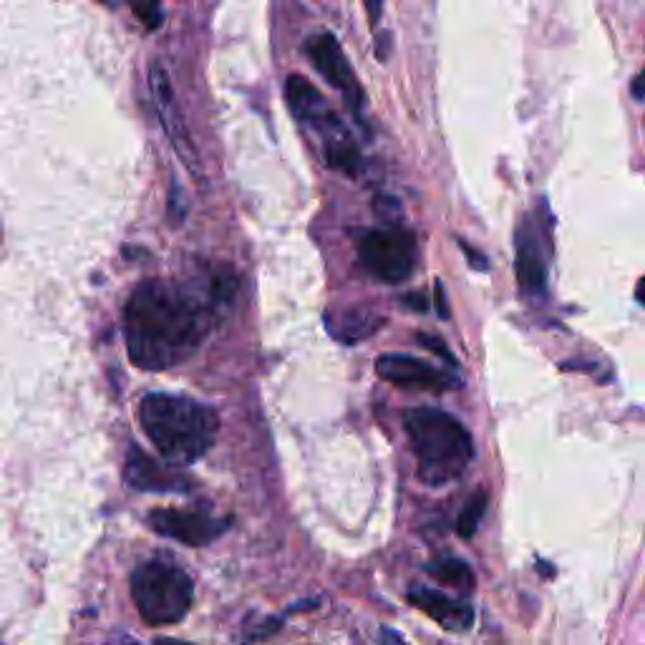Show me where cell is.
Segmentation results:
<instances>
[{"mask_svg": "<svg viewBox=\"0 0 645 645\" xmlns=\"http://www.w3.org/2000/svg\"><path fill=\"white\" fill-rule=\"evenodd\" d=\"M416 257V235L401 225L371 230L358 242V260L381 283H406L416 270Z\"/></svg>", "mask_w": 645, "mask_h": 645, "instance_id": "5", "label": "cell"}, {"mask_svg": "<svg viewBox=\"0 0 645 645\" xmlns=\"http://www.w3.org/2000/svg\"><path fill=\"white\" fill-rule=\"evenodd\" d=\"M434 300H436V313L441 315V318H449V303H446V293H444V285H441V280H436L434 285Z\"/></svg>", "mask_w": 645, "mask_h": 645, "instance_id": "24", "label": "cell"}, {"mask_svg": "<svg viewBox=\"0 0 645 645\" xmlns=\"http://www.w3.org/2000/svg\"><path fill=\"white\" fill-rule=\"evenodd\" d=\"M409 603L414 608H419L424 615H429L444 630H451V633L472 630L474 620H477V613H474L472 605L464 603V600L449 598V595L439 593V590L414 588L409 593Z\"/></svg>", "mask_w": 645, "mask_h": 645, "instance_id": "13", "label": "cell"}, {"mask_svg": "<svg viewBox=\"0 0 645 645\" xmlns=\"http://www.w3.org/2000/svg\"><path fill=\"white\" fill-rule=\"evenodd\" d=\"M285 99H288V106L295 119L300 124L310 126L320 137V142H328L336 134L346 132L343 121L333 114V109L323 99V94L308 79H303V76H290L285 81Z\"/></svg>", "mask_w": 645, "mask_h": 645, "instance_id": "10", "label": "cell"}, {"mask_svg": "<svg viewBox=\"0 0 645 645\" xmlns=\"http://www.w3.org/2000/svg\"><path fill=\"white\" fill-rule=\"evenodd\" d=\"M132 598L147 625H174L195 603L192 577L172 560H147L132 572Z\"/></svg>", "mask_w": 645, "mask_h": 645, "instance_id": "4", "label": "cell"}, {"mask_svg": "<svg viewBox=\"0 0 645 645\" xmlns=\"http://www.w3.org/2000/svg\"><path fill=\"white\" fill-rule=\"evenodd\" d=\"M149 89H152L154 104H157L159 119H162L164 132H167L169 142L177 149V154L182 157V162L187 164L189 169L200 172V159H197L195 147H192V139L187 134V126H184L182 114H179L177 99H174L172 81H169L167 71H164L162 63H152L149 69Z\"/></svg>", "mask_w": 645, "mask_h": 645, "instance_id": "11", "label": "cell"}, {"mask_svg": "<svg viewBox=\"0 0 645 645\" xmlns=\"http://www.w3.org/2000/svg\"><path fill=\"white\" fill-rule=\"evenodd\" d=\"M323 154H326L328 167L336 169V172H343L346 177H358V174H361L363 157H361V152H358V147H356V142H353L351 134H346V137L326 144V147H323Z\"/></svg>", "mask_w": 645, "mask_h": 645, "instance_id": "16", "label": "cell"}, {"mask_svg": "<svg viewBox=\"0 0 645 645\" xmlns=\"http://www.w3.org/2000/svg\"><path fill=\"white\" fill-rule=\"evenodd\" d=\"M386 320L368 308H346L326 313V328L343 346H356L366 338L376 336Z\"/></svg>", "mask_w": 645, "mask_h": 645, "instance_id": "14", "label": "cell"}, {"mask_svg": "<svg viewBox=\"0 0 645 645\" xmlns=\"http://www.w3.org/2000/svg\"><path fill=\"white\" fill-rule=\"evenodd\" d=\"M401 303H404L406 308L416 310V313H426V310H429V298H426L424 293H406L404 298H401Z\"/></svg>", "mask_w": 645, "mask_h": 645, "instance_id": "22", "label": "cell"}, {"mask_svg": "<svg viewBox=\"0 0 645 645\" xmlns=\"http://www.w3.org/2000/svg\"><path fill=\"white\" fill-rule=\"evenodd\" d=\"M383 3H386V0H363V8H366V16H368V23H371V28H376L378 21H381Z\"/></svg>", "mask_w": 645, "mask_h": 645, "instance_id": "23", "label": "cell"}, {"mask_svg": "<svg viewBox=\"0 0 645 645\" xmlns=\"http://www.w3.org/2000/svg\"><path fill=\"white\" fill-rule=\"evenodd\" d=\"M459 247H462V252H464V255H467L469 265H472L474 270H479V273H484V270H489V260H487V255H484V252H479L477 247L469 245L467 240H459Z\"/></svg>", "mask_w": 645, "mask_h": 645, "instance_id": "21", "label": "cell"}, {"mask_svg": "<svg viewBox=\"0 0 645 645\" xmlns=\"http://www.w3.org/2000/svg\"><path fill=\"white\" fill-rule=\"evenodd\" d=\"M139 421L159 454L174 467L200 462L220 429V419L210 406L177 394L144 396Z\"/></svg>", "mask_w": 645, "mask_h": 645, "instance_id": "2", "label": "cell"}, {"mask_svg": "<svg viewBox=\"0 0 645 645\" xmlns=\"http://www.w3.org/2000/svg\"><path fill=\"white\" fill-rule=\"evenodd\" d=\"M426 572L434 577L436 583L441 585H451V588L464 590V593H472L474 583H477V577H474L472 565L467 560H459V557H436L426 565Z\"/></svg>", "mask_w": 645, "mask_h": 645, "instance_id": "15", "label": "cell"}, {"mask_svg": "<svg viewBox=\"0 0 645 645\" xmlns=\"http://www.w3.org/2000/svg\"><path fill=\"white\" fill-rule=\"evenodd\" d=\"M147 525L167 540H177L187 547H205L225 535L232 520L202 509H152L147 514Z\"/></svg>", "mask_w": 645, "mask_h": 645, "instance_id": "6", "label": "cell"}, {"mask_svg": "<svg viewBox=\"0 0 645 645\" xmlns=\"http://www.w3.org/2000/svg\"><path fill=\"white\" fill-rule=\"evenodd\" d=\"M376 48H378V58H381V61H386V58H389V51H391V33L389 31L378 33Z\"/></svg>", "mask_w": 645, "mask_h": 645, "instance_id": "25", "label": "cell"}, {"mask_svg": "<svg viewBox=\"0 0 645 645\" xmlns=\"http://www.w3.org/2000/svg\"><path fill=\"white\" fill-rule=\"evenodd\" d=\"M416 341H419L424 348H429L431 353H436V356H439L441 361H444L449 368H457L459 366L457 356H454V353H451L449 348H446V343L441 341V338L429 336V333H416Z\"/></svg>", "mask_w": 645, "mask_h": 645, "instance_id": "19", "label": "cell"}, {"mask_svg": "<svg viewBox=\"0 0 645 645\" xmlns=\"http://www.w3.org/2000/svg\"><path fill=\"white\" fill-rule=\"evenodd\" d=\"M487 507H489V494L484 492V489H477V492L467 499V504H464L462 512H459L457 517V535L462 537V540H472V537L477 535L479 525H482L484 520V514H487Z\"/></svg>", "mask_w": 645, "mask_h": 645, "instance_id": "17", "label": "cell"}, {"mask_svg": "<svg viewBox=\"0 0 645 645\" xmlns=\"http://www.w3.org/2000/svg\"><path fill=\"white\" fill-rule=\"evenodd\" d=\"M124 477L129 487L139 489V492H174L184 494L189 489H195V482L187 474L177 472L174 464H159L152 459L142 446L132 444L129 454H126V469Z\"/></svg>", "mask_w": 645, "mask_h": 645, "instance_id": "12", "label": "cell"}, {"mask_svg": "<svg viewBox=\"0 0 645 645\" xmlns=\"http://www.w3.org/2000/svg\"><path fill=\"white\" fill-rule=\"evenodd\" d=\"M126 6H132L134 16L144 23L147 31H157L162 26V0H124Z\"/></svg>", "mask_w": 645, "mask_h": 645, "instance_id": "18", "label": "cell"}, {"mask_svg": "<svg viewBox=\"0 0 645 645\" xmlns=\"http://www.w3.org/2000/svg\"><path fill=\"white\" fill-rule=\"evenodd\" d=\"M630 94H633L635 101H645V71H640L638 76L630 84Z\"/></svg>", "mask_w": 645, "mask_h": 645, "instance_id": "26", "label": "cell"}, {"mask_svg": "<svg viewBox=\"0 0 645 645\" xmlns=\"http://www.w3.org/2000/svg\"><path fill=\"white\" fill-rule=\"evenodd\" d=\"M376 373L383 381L401 386V389L431 391V394H444V391L462 389V376L454 371H444L421 358L406 356V353H383L376 361Z\"/></svg>", "mask_w": 645, "mask_h": 645, "instance_id": "7", "label": "cell"}, {"mask_svg": "<svg viewBox=\"0 0 645 645\" xmlns=\"http://www.w3.org/2000/svg\"><path fill=\"white\" fill-rule=\"evenodd\" d=\"M517 245H514V273L525 298H547V257H545V230H540L535 217L527 215L517 227Z\"/></svg>", "mask_w": 645, "mask_h": 645, "instance_id": "8", "label": "cell"}, {"mask_svg": "<svg viewBox=\"0 0 645 645\" xmlns=\"http://www.w3.org/2000/svg\"><path fill=\"white\" fill-rule=\"evenodd\" d=\"M383 640H396V643H404V635L394 633V630H381Z\"/></svg>", "mask_w": 645, "mask_h": 645, "instance_id": "27", "label": "cell"}, {"mask_svg": "<svg viewBox=\"0 0 645 645\" xmlns=\"http://www.w3.org/2000/svg\"><path fill=\"white\" fill-rule=\"evenodd\" d=\"M305 53H308L310 63L318 69V74L323 76L333 89L341 91V94L346 96L348 106L358 114V111L363 109L366 96H363L361 84H358L356 74H353L351 63H348L338 38L333 36V33H318V36H313L305 43Z\"/></svg>", "mask_w": 645, "mask_h": 645, "instance_id": "9", "label": "cell"}, {"mask_svg": "<svg viewBox=\"0 0 645 645\" xmlns=\"http://www.w3.org/2000/svg\"><path fill=\"white\" fill-rule=\"evenodd\" d=\"M222 305L205 288L169 280H144L124 308V338L129 356L144 371L179 366L202 346Z\"/></svg>", "mask_w": 645, "mask_h": 645, "instance_id": "1", "label": "cell"}, {"mask_svg": "<svg viewBox=\"0 0 645 645\" xmlns=\"http://www.w3.org/2000/svg\"><path fill=\"white\" fill-rule=\"evenodd\" d=\"M376 212L383 217V220L389 222V225H399V222H394V215L401 217V205L396 197L378 195L376 197Z\"/></svg>", "mask_w": 645, "mask_h": 645, "instance_id": "20", "label": "cell"}, {"mask_svg": "<svg viewBox=\"0 0 645 645\" xmlns=\"http://www.w3.org/2000/svg\"><path fill=\"white\" fill-rule=\"evenodd\" d=\"M404 429L416 454V474L426 487H446L464 477L474 459V439L457 416L419 406L404 414Z\"/></svg>", "mask_w": 645, "mask_h": 645, "instance_id": "3", "label": "cell"}, {"mask_svg": "<svg viewBox=\"0 0 645 645\" xmlns=\"http://www.w3.org/2000/svg\"><path fill=\"white\" fill-rule=\"evenodd\" d=\"M635 298H638V303L643 305V308H645V278L640 280L638 288H635Z\"/></svg>", "mask_w": 645, "mask_h": 645, "instance_id": "28", "label": "cell"}]
</instances>
